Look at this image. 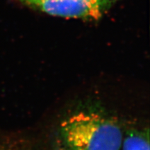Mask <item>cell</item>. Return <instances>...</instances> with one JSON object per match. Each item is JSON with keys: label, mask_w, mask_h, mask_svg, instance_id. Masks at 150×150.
<instances>
[{"label": "cell", "mask_w": 150, "mask_h": 150, "mask_svg": "<svg viewBox=\"0 0 150 150\" xmlns=\"http://www.w3.org/2000/svg\"><path fill=\"white\" fill-rule=\"evenodd\" d=\"M62 139L68 150H121L124 138L119 124L94 111H81L62 122Z\"/></svg>", "instance_id": "cell-1"}, {"label": "cell", "mask_w": 150, "mask_h": 150, "mask_svg": "<svg viewBox=\"0 0 150 150\" xmlns=\"http://www.w3.org/2000/svg\"><path fill=\"white\" fill-rule=\"evenodd\" d=\"M122 150H150L149 129H131L124 137Z\"/></svg>", "instance_id": "cell-3"}, {"label": "cell", "mask_w": 150, "mask_h": 150, "mask_svg": "<svg viewBox=\"0 0 150 150\" xmlns=\"http://www.w3.org/2000/svg\"><path fill=\"white\" fill-rule=\"evenodd\" d=\"M30 8L49 16L65 19L96 21L118 0H19Z\"/></svg>", "instance_id": "cell-2"}]
</instances>
